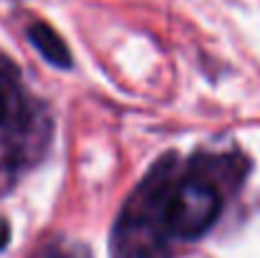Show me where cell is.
I'll use <instances>...</instances> for the list:
<instances>
[{
    "label": "cell",
    "instance_id": "obj_1",
    "mask_svg": "<svg viewBox=\"0 0 260 258\" xmlns=\"http://www.w3.org/2000/svg\"><path fill=\"white\" fill-rule=\"evenodd\" d=\"M174 160L165 157L147 175L132 203L126 205L116 228V256L119 258H159L165 251V238H170L165 225V192L172 180Z\"/></svg>",
    "mask_w": 260,
    "mask_h": 258
},
{
    "label": "cell",
    "instance_id": "obj_2",
    "mask_svg": "<svg viewBox=\"0 0 260 258\" xmlns=\"http://www.w3.org/2000/svg\"><path fill=\"white\" fill-rule=\"evenodd\" d=\"M222 213L220 185L207 172H192L170 180L165 192V225L170 238L194 241L205 236Z\"/></svg>",
    "mask_w": 260,
    "mask_h": 258
},
{
    "label": "cell",
    "instance_id": "obj_3",
    "mask_svg": "<svg viewBox=\"0 0 260 258\" xmlns=\"http://www.w3.org/2000/svg\"><path fill=\"white\" fill-rule=\"evenodd\" d=\"M28 41L33 43V48L53 66L58 69H69L71 66V51L63 43V38L48 25V23H33L28 25Z\"/></svg>",
    "mask_w": 260,
    "mask_h": 258
},
{
    "label": "cell",
    "instance_id": "obj_4",
    "mask_svg": "<svg viewBox=\"0 0 260 258\" xmlns=\"http://www.w3.org/2000/svg\"><path fill=\"white\" fill-rule=\"evenodd\" d=\"M10 86H13V79L0 74V124H5V119L10 114V96H13Z\"/></svg>",
    "mask_w": 260,
    "mask_h": 258
},
{
    "label": "cell",
    "instance_id": "obj_5",
    "mask_svg": "<svg viewBox=\"0 0 260 258\" xmlns=\"http://www.w3.org/2000/svg\"><path fill=\"white\" fill-rule=\"evenodd\" d=\"M8 241H10V225L5 218H0V251L8 246Z\"/></svg>",
    "mask_w": 260,
    "mask_h": 258
},
{
    "label": "cell",
    "instance_id": "obj_6",
    "mask_svg": "<svg viewBox=\"0 0 260 258\" xmlns=\"http://www.w3.org/2000/svg\"><path fill=\"white\" fill-rule=\"evenodd\" d=\"M43 258H69L66 253H48V256H43Z\"/></svg>",
    "mask_w": 260,
    "mask_h": 258
}]
</instances>
